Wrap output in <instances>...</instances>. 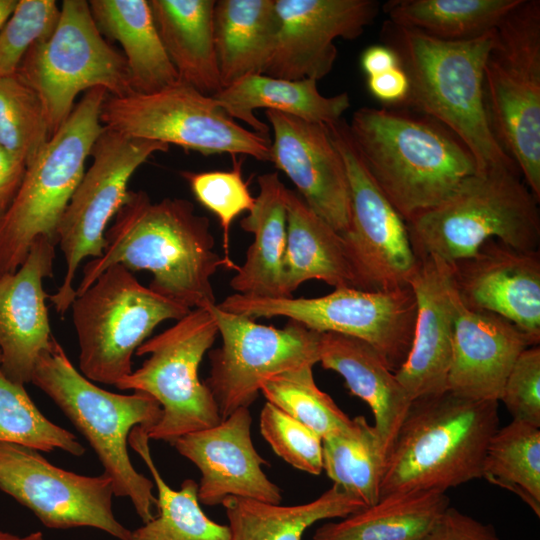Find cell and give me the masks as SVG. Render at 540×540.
Returning <instances> with one entry per match:
<instances>
[{
  "mask_svg": "<svg viewBox=\"0 0 540 540\" xmlns=\"http://www.w3.org/2000/svg\"><path fill=\"white\" fill-rule=\"evenodd\" d=\"M59 17L55 0H18L0 30V77L17 73L29 49L54 31Z\"/></svg>",
  "mask_w": 540,
  "mask_h": 540,
  "instance_id": "obj_42",
  "label": "cell"
},
{
  "mask_svg": "<svg viewBox=\"0 0 540 540\" xmlns=\"http://www.w3.org/2000/svg\"><path fill=\"white\" fill-rule=\"evenodd\" d=\"M279 21L265 75L320 80L337 58V38L356 39L379 12L374 0H275Z\"/></svg>",
  "mask_w": 540,
  "mask_h": 540,
  "instance_id": "obj_18",
  "label": "cell"
},
{
  "mask_svg": "<svg viewBox=\"0 0 540 540\" xmlns=\"http://www.w3.org/2000/svg\"><path fill=\"white\" fill-rule=\"evenodd\" d=\"M360 65L367 77L381 74L400 66L395 51L385 44L371 45L361 54Z\"/></svg>",
  "mask_w": 540,
  "mask_h": 540,
  "instance_id": "obj_48",
  "label": "cell"
},
{
  "mask_svg": "<svg viewBox=\"0 0 540 540\" xmlns=\"http://www.w3.org/2000/svg\"><path fill=\"white\" fill-rule=\"evenodd\" d=\"M25 171L26 164L0 145V219L11 206Z\"/></svg>",
  "mask_w": 540,
  "mask_h": 540,
  "instance_id": "obj_47",
  "label": "cell"
},
{
  "mask_svg": "<svg viewBox=\"0 0 540 540\" xmlns=\"http://www.w3.org/2000/svg\"><path fill=\"white\" fill-rule=\"evenodd\" d=\"M251 415L242 407L218 424L188 433L170 442L201 472L199 502L219 505L227 497L280 504L282 493L264 473L268 462L251 439Z\"/></svg>",
  "mask_w": 540,
  "mask_h": 540,
  "instance_id": "obj_20",
  "label": "cell"
},
{
  "mask_svg": "<svg viewBox=\"0 0 540 540\" xmlns=\"http://www.w3.org/2000/svg\"><path fill=\"white\" fill-rule=\"evenodd\" d=\"M423 540H500L495 529L449 506Z\"/></svg>",
  "mask_w": 540,
  "mask_h": 540,
  "instance_id": "obj_45",
  "label": "cell"
},
{
  "mask_svg": "<svg viewBox=\"0 0 540 540\" xmlns=\"http://www.w3.org/2000/svg\"><path fill=\"white\" fill-rule=\"evenodd\" d=\"M539 200L516 167L476 172L436 207L405 221L417 258L448 264L471 258L487 240L539 251Z\"/></svg>",
  "mask_w": 540,
  "mask_h": 540,
  "instance_id": "obj_5",
  "label": "cell"
},
{
  "mask_svg": "<svg viewBox=\"0 0 540 540\" xmlns=\"http://www.w3.org/2000/svg\"><path fill=\"white\" fill-rule=\"evenodd\" d=\"M455 307L447 390L471 399L499 401L517 357L526 348L537 345L507 319L468 309L456 292Z\"/></svg>",
  "mask_w": 540,
  "mask_h": 540,
  "instance_id": "obj_24",
  "label": "cell"
},
{
  "mask_svg": "<svg viewBox=\"0 0 540 540\" xmlns=\"http://www.w3.org/2000/svg\"><path fill=\"white\" fill-rule=\"evenodd\" d=\"M107 95L102 87L88 90L27 165L20 188L0 219V276L16 271L39 237L57 244L61 218L104 129L100 113Z\"/></svg>",
  "mask_w": 540,
  "mask_h": 540,
  "instance_id": "obj_7",
  "label": "cell"
},
{
  "mask_svg": "<svg viewBox=\"0 0 540 540\" xmlns=\"http://www.w3.org/2000/svg\"><path fill=\"white\" fill-rule=\"evenodd\" d=\"M222 344L209 352L210 375L204 381L221 420L256 401L262 383L277 374L319 362L321 333L288 320L278 329L213 305Z\"/></svg>",
  "mask_w": 540,
  "mask_h": 540,
  "instance_id": "obj_15",
  "label": "cell"
},
{
  "mask_svg": "<svg viewBox=\"0 0 540 540\" xmlns=\"http://www.w3.org/2000/svg\"><path fill=\"white\" fill-rule=\"evenodd\" d=\"M18 0H0V30L14 11Z\"/></svg>",
  "mask_w": 540,
  "mask_h": 540,
  "instance_id": "obj_50",
  "label": "cell"
},
{
  "mask_svg": "<svg viewBox=\"0 0 540 540\" xmlns=\"http://www.w3.org/2000/svg\"><path fill=\"white\" fill-rule=\"evenodd\" d=\"M482 478L521 498L540 517V429L512 420L492 435Z\"/></svg>",
  "mask_w": 540,
  "mask_h": 540,
  "instance_id": "obj_37",
  "label": "cell"
},
{
  "mask_svg": "<svg viewBox=\"0 0 540 540\" xmlns=\"http://www.w3.org/2000/svg\"><path fill=\"white\" fill-rule=\"evenodd\" d=\"M55 243L39 237L19 268L0 276V370L31 383L35 364L52 338L43 281L53 275Z\"/></svg>",
  "mask_w": 540,
  "mask_h": 540,
  "instance_id": "obj_23",
  "label": "cell"
},
{
  "mask_svg": "<svg viewBox=\"0 0 540 540\" xmlns=\"http://www.w3.org/2000/svg\"><path fill=\"white\" fill-rule=\"evenodd\" d=\"M16 75L39 96L50 137L80 92L102 87L115 97L134 93L124 56L105 41L85 0L62 2L54 31L29 49Z\"/></svg>",
  "mask_w": 540,
  "mask_h": 540,
  "instance_id": "obj_10",
  "label": "cell"
},
{
  "mask_svg": "<svg viewBox=\"0 0 540 540\" xmlns=\"http://www.w3.org/2000/svg\"><path fill=\"white\" fill-rule=\"evenodd\" d=\"M233 119L269 138L270 127L254 114L257 109L275 110L308 122L330 125L342 119L350 107L346 92L323 96L317 80H286L265 74L246 76L212 96Z\"/></svg>",
  "mask_w": 540,
  "mask_h": 540,
  "instance_id": "obj_27",
  "label": "cell"
},
{
  "mask_svg": "<svg viewBox=\"0 0 540 540\" xmlns=\"http://www.w3.org/2000/svg\"><path fill=\"white\" fill-rule=\"evenodd\" d=\"M418 260L409 280L417 303L412 344L395 372L411 401L447 390L456 314L451 265L433 256Z\"/></svg>",
  "mask_w": 540,
  "mask_h": 540,
  "instance_id": "obj_22",
  "label": "cell"
},
{
  "mask_svg": "<svg viewBox=\"0 0 540 540\" xmlns=\"http://www.w3.org/2000/svg\"><path fill=\"white\" fill-rule=\"evenodd\" d=\"M521 0H390L388 21L446 41L479 37L497 28Z\"/></svg>",
  "mask_w": 540,
  "mask_h": 540,
  "instance_id": "obj_35",
  "label": "cell"
},
{
  "mask_svg": "<svg viewBox=\"0 0 540 540\" xmlns=\"http://www.w3.org/2000/svg\"><path fill=\"white\" fill-rule=\"evenodd\" d=\"M348 128L374 181L404 221L436 207L479 171L449 130L405 108H359Z\"/></svg>",
  "mask_w": 540,
  "mask_h": 540,
  "instance_id": "obj_3",
  "label": "cell"
},
{
  "mask_svg": "<svg viewBox=\"0 0 540 540\" xmlns=\"http://www.w3.org/2000/svg\"><path fill=\"white\" fill-rule=\"evenodd\" d=\"M369 93L386 107H402L408 97V77L400 66L367 77Z\"/></svg>",
  "mask_w": 540,
  "mask_h": 540,
  "instance_id": "obj_46",
  "label": "cell"
},
{
  "mask_svg": "<svg viewBox=\"0 0 540 540\" xmlns=\"http://www.w3.org/2000/svg\"><path fill=\"white\" fill-rule=\"evenodd\" d=\"M313 366L292 369L266 379L260 392L267 402L306 425L322 439L352 426L350 419L313 377Z\"/></svg>",
  "mask_w": 540,
  "mask_h": 540,
  "instance_id": "obj_38",
  "label": "cell"
},
{
  "mask_svg": "<svg viewBox=\"0 0 540 540\" xmlns=\"http://www.w3.org/2000/svg\"><path fill=\"white\" fill-rule=\"evenodd\" d=\"M80 372L90 381L115 385L132 372V357L165 320L191 309L143 286L131 271L113 265L71 304Z\"/></svg>",
  "mask_w": 540,
  "mask_h": 540,
  "instance_id": "obj_9",
  "label": "cell"
},
{
  "mask_svg": "<svg viewBox=\"0 0 540 540\" xmlns=\"http://www.w3.org/2000/svg\"><path fill=\"white\" fill-rule=\"evenodd\" d=\"M100 121L112 131L204 156L229 153L270 161V138L245 129L212 96L181 81L150 94H108Z\"/></svg>",
  "mask_w": 540,
  "mask_h": 540,
  "instance_id": "obj_13",
  "label": "cell"
},
{
  "mask_svg": "<svg viewBox=\"0 0 540 540\" xmlns=\"http://www.w3.org/2000/svg\"><path fill=\"white\" fill-rule=\"evenodd\" d=\"M209 219L179 198L152 202L144 191H129L105 232L102 254L83 269L76 295L113 265L149 271L151 290L189 308L216 304L211 277L223 257L214 251Z\"/></svg>",
  "mask_w": 540,
  "mask_h": 540,
  "instance_id": "obj_1",
  "label": "cell"
},
{
  "mask_svg": "<svg viewBox=\"0 0 540 540\" xmlns=\"http://www.w3.org/2000/svg\"><path fill=\"white\" fill-rule=\"evenodd\" d=\"M498 403L449 390L413 400L385 460L380 498L446 492L482 478L487 445L499 428Z\"/></svg>",
  "mask_w": 540,
  "mask_h": 540,
  "instance_id": "obj_4",
  "label": "cell"
},
{
  "mask_svg": "<svg viewBox=\"0 0 540 540\" xmlns=\"http://www.w3.org/2000/svg\"><path fill=\"white\" fill-rule=\"evenodd\" d=\"M229 521L230 540H302L314 523L345 518L367 507L360 499L333 486L313 501L282 506L227 497L221 503Z\"/></svg>",
  "mask_w": 540,
  "mask_h": 540,
  "instance_id": "obj_33",
  "label": "cell"
},
{
  "mask_svg": "<svg viewBox=\"0 0 540 540\" xmlns=\"http://www.w3.org/2000/svg\"><path fill=\"white\" fill-rule=\"evenodd\" d=\"M218 334L210 310L196 308L136 350L137 356L149 357L114 386L147 393L159 403L162 413L146 430L149 439L170 443L221 421L210 390L199 379L200 363Z\"/></svg>",
  "mask_w": 540,
  "mask_h": 540,
  "instance_id": "obj_12",
  "label": "cell"
},
{
  "mask_svg": "<svg viewBox=\"0 0 540 540\" xmlns=\"http://www.w3.org/2000/svg\"><path fill=\"white\" fill-rule=\"evenodd\" d=\"M0 540H45L41 531L17 535L0 529Z\"/></svg>",
  "mask_w": 540,
  "mask_h": 540,
  "instance_id": "obj_49",
  "label": "cell"
},
{
  "mask_svg": "<svg viewBox=\"0 0 540 540\" xmlns=\"http://www.w3.org/2000/svg\"><path fill=\"white\" fill-rule=\"evenodd\" d=\"M215 0H151L156 28L179 80L213 96L222 89L214 40Z\"/></svg>",
  "mask_w": 540,
  "mask_h": 540,
  "instance_id": "obj_29",
  "label": "cell"
},
{
  "mask_svg": "<svg viewBox=\"0 0 540 540\" xmlns=\"http://www.w3.org/2000/svg\"><path fill=\"white\" fill-rule=\"evenodd\" d=\"M449 502L440 490L390 494L340 521L323 524L313 540H423Z\"/></svg>",
  "mask_w": 540,
  "mask_h": 540,
  "instance_id": "obj_32",
  "label": "cell"
},
{
  "mask_svg": "<svg viewBox=\"0 0 540 540\" xmlns=\"http://www.w3.org/2000/svg\"><path fill=\"white\" fill-rule=\"evenodd\" d=\"M322 458L334 485L366 506L379 501L385 457L374 426L363 416L355 417L349 429L322 439Z\"/></svg>",
  "mask_w": 540,
  "mask_h": 540,
  "instance_id": "obj_36",
  "label": "cell"
},
{
  "mask_svg": "<svg viewBox=\"0 0 540 540\" xmlns=\"http://www.w3.org/2000/svg\"><path fill=\"white\" fill-rule=\"evenodd\" d=\"M255 206L241 220V228L254 235L241 266L230 281L231 288L245 296L286 297L283 289V259L287 240L286 187L278 173L257 178Z\"/></svg>",
  "mask_w": 540,
  "mask_h": 540,
  "instance_id": "obj_28",
  "label": "cell"
},
{
  "mask_svg": "<svg viewBox=\"0 0 540 540\" xmlns=\"http://www.w3.org/2000/svg\"><path fill=\"white\" fill-rule=\"evenodd\" d=\"M169 145L130 137L104 127L85 171L61 218L57 244L63 252L66 271L57 292L50 296L55 310L64 315L76 296L74 280L81 262L99 257L105 247V232L128 195V182L136 169Z\"/></svg>",
  "mask_w": 540,
  "mask_h": 540,
  "instance_id": "obj_14",
  "label": "cell"
},
{
  "mask_svg": "<svg viewBox=\"0 0 540 540\" xmlns=\"http://www.w3.org/2000/svg\"><path fill=\"white\" fill-rule=\"evenodd\" d=\"M31 383L86 438L112 480L114 495L129 498L143 523L152 520L157 502L154 483L133 467L127 442L135 427L147 430L158 422L159 403L141 391L124 395L98 387L74 367L54 337L37 360Z\"/></svg>",
  "mask_w": 540,
  "mask_h": 540,
  "instance_id": "obj_6",
  "label": "cell"
},
{
  "mask_svg": "<svg viewBox=\"0 0 540 540\" xmlns=\"http://www.w3.org/2000/svg\"><path fill=\"white\" fill-rule=\"evenodd\" d=\"M49 138L37 93L16 74L0 77V145L27 167Z\"/></svg>",
  "mask_w": 540,
  "mask_h": 540,
  "instance_id": "obj_40",
  "label": "cell"
},
{
  "mask_svg": "<svg viewBox=\"0 0 540 540\" xmlns=\"http://www.w3.org/2000/svg\"><path fill=\"white\" fill-rule=\"evenodd\" d=\"M0 364H1V352H0Z\"/></svg>",
  "mask_w": 540,
  "mask_h": 540,
  "instance_id": "obj_51",
  "label": "cell"
},
{
  "mask_svg": "<svg viewBox=\"0 0 540 540\" xmlns=\"http://www.w3.org/2000/svg\"><path fill=\"white\" fill-rule=\"evenodd\" d=\"M89 7L101 34L122 46L134 93L158 92L180 81L156 28L149 1L92 0Z\"/></svg>",
  "mask_w": 540,
  "mask_h": 540,
  "instance_id": "obj_30",
  "label": "cell"
},
{
  "mask_svg": "<svg viewBox=\"0 0 540 540\" xmlns=\"http://www.w3.org/2000/svg\"><path fill=\"white\" fill-rule=\"evenodd\" d=\"M381 37L408 77L409 93L401 108L449 130L471 152L479 171L518 168L498 143L485 104L484 68L495 29L469 40L446 41L387 20Z\"/></svg>",
  "mask_w": 540,
  "mask_h": 540,
  "instance_id": "obj_2",
  "label": "cell"
},
{
  "mask_svg": "<svg viewBox=\"0 0 540 540\" xmlns=\"http://www.w3.org/2000/svg\"><path fill=\"white\" fill-rule=\"evenodd\" d=\"M0 442L31 447L40 452L63 450L82 456L85 448L70 431L50 421L38 409L24 385L0 370Z\"/></svg>",
  "mask_w": 540,
  "mask_h": 540,
  "instance_id": "obj_39",
  "label": "cell"
},
{
  "mask_svg": "<svg viewBox=\"0 0 540 540\" xmlns=\"http://www.w3.org/2000/svg\"><path fill=\"white\" fill-rule=\"evenodd\" d=\"M213 25L222 88L264 74L278 35L275 0L216 1Z\"/></svg>",
  "mask_w": 540,
  "mask_h": 540,
  "instance_id": "obj_31",
  "label": "cell"
},
{
  "mask_svg": "<svg viewBox=\"0 0 540 540\" xmlns=\"http://www.w3.org/2000/svg\"><path fill=\"white\" fill-rule=\"evenodd\" d=\"M287 240L283 259L286 297L305 281L362 289L342 235L319 217L296 192L286 189Z\"/></svg>",
  "mask_w": 540,
  "mask_h": 540,
  "instance_id": "obj_26",
  "label": "cell"
},
{
  "mask_svg": "<svg viewBox=\"0 0 540 540\" xmlns=\"http://www.w3.org/2000/svg\"><path fill=\"white\" fill-rule=\"evenodd\" d=\"M0 490L47 528L92 527L131 540L132 531L113 513V483L104 472L80 475L53 465L36 449L0 442Z\"/></svg>",
  "mask_w": 540,
  "mask_h": 540,
  "instance_id": "obj_17",
  "label": "cell"
},
{
  "mask_svg": "<svg viewBox=\"0 0 540 540\" xmlns=\"http://www.w3.org/2000/svg\"><path fill=\"white\" fill-rule=\"evenodd\" d=\"M217 307L250 319L287 317L318 333H336L372 346L392 372L406 360L417 303L409 285L381 291L335 288L316 298L231 294Z\"/></svg>",
  "mask_w": 540,
  "mask_h": 540,
  "instance_id": "obj_11",
  "label": "cell"
},
{
  "mask_svg": "<svg viewBox=\"0 0 540 540\" xmlns=\"http://www.w3.org/2000/svg\"><path fill=\"white\" fill-rule=\"evenodd\" d=\"M319 362L341 375L350 393L371 408L386 460L412 402L395 373L368 343L336 333H321Z\"/></svg>",
  "mask_w": 540,
  "mask_h": 540,
  "instance_id": "obj_25",
  "label": "cell"
},
{
  "mask_svg": "<svg viewBox=\"0 0 540 540\" xmlns=\"http://www.w3.org/2000/svg\"><path fill=\"white\" fill-rule=\"evenodd\" d=\"M273 130L270 162L287 175L306 204L335 231L350 221L345 166L327 126L275 110H265Z\"/></svg>",
  "mask_w": 540,
  "mask_h": 540,
  "instance_id": "obj_21",
  "label": "cell"
},
{
  "mask_svg": "<svg viewBox=\"0 0 540 540\" xmlns=\"http://www.w3.org/2000/svg\"><path fill=\"white\" fill-rule=\"evenodd\" d=\"M342 157L350 192V221L342 235L348 256L365 291L409 285L419 260L406 223L363 162L342 118L326 125Z\"/></svg>",
  "mask_w": 540,
  "mask_h": 540,
  "instance_id": "obj_16",
  "label": "cell"
},
{
  "mask_svg": "<svg viewBox=\"0 0 540 540\" xmlns=\"http://www.w3.org/2000/svg\"><path fill=\"white\" fill-rule=\"evenodd\" d=\"M149 438L143 427H135L128 442L148 467L157 488L158 514L132 531L131 540H230L227 525L208 518L200 507L198 484L183 481L173 490L158 471L149 448Z\"/></svg>",
  "mask_w": 540,
  "mask_h": 540,
  "instance_id": "obj_34",
  "label": "cell"
},
{
  "mask_svg": "<svg viewBox=\"0 0 540 540\" xmlns=\"http://www.w3.org/2000/svg\"><path fill=\"white\" fill-rule=\"evenodd\" d=\"M502 401L513 420L540 427V348L530 346L514 362L504 383Z\"/></svg>",
  "mask_w": 540,
  "mask_h": 540,
  "instance_id": "obj_44",
  "label": "cell"
},
{
  "mask_svg": "<svg viewBox=\"0 0 540 540\" xmlns=\"http://www.w3.org/2000/svg\"><path fill=\"white\" fill-rule=\"evenodd\" d=\"M484 96L498 143L540 201L539 0H521L495 29Z\"/></svg>",
  "mask_w": 540,
  "mask_h": 540,
  "instance_id": "obj_8",
  "label": "cell"
},
{
  "mask_svg": "<svg viewBox=\"0 0 540 540\" xmlns=\"http://www.w3.org/2000/svg\"><path fill=\"white\" fill-rule=\"evenodd\" d=\"M233 162V168L228 171H182L180 175L188 182L197 201L217 216L223 233V258L227 268L236 270L237 265L229 255L230 227L238 215L254 208L255 198L243 180L242 160L233 156Z\"/></svg>",
  "mask_w": 540,
  "mask_h": 540,
  "instance_id": "obj_41",
  "label": "cell"
},
{
  "mask_svg": "<svg viewBox=\"0 0 540 540\" xmlns=\"http://www.w3.org/2000/svg\"><path fill=\"white\" fill-rule=\"evenodd\" d=\"M260 432L273 451L292 467L312 475L323 471L322 438L269 402L261 410Z\"/></svg>",
  "mask_w": 540,
  "mask_h": 540,
  "instance_id": "obj_43",
  "label": "cell"
},
{
  "mask_svg": "<svg viewBox=\"0 0 540 540\" xmlns=\"http://www.w3.org/2000/svg\"><path fill=\"white\" fill-rule=\"evenodd\" d=\"M452 284L468 309L507 319L540 342V254L487 240L475 256L450 264Z\"/></svg>",
  "mask_w": 540,
  "mask_h": 540,
  "instance_id": "obj_19",
  "label": "cell"
}]
</instances>
